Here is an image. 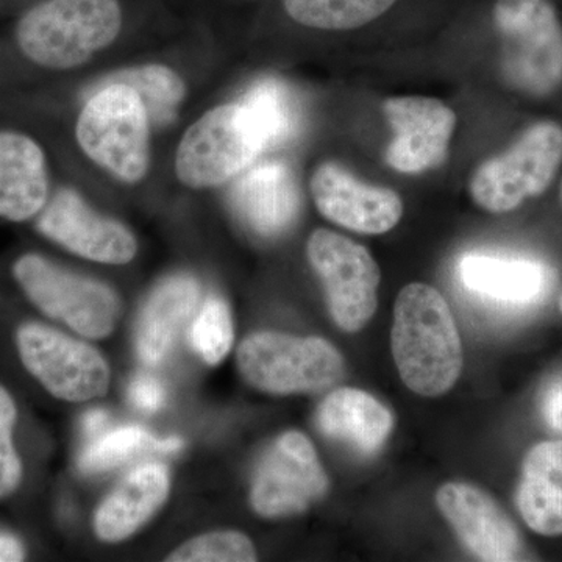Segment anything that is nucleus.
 <instances>
[{"label": "nucleus", "mask_w": 562, "mask_h": 562, "mask_svg": "<svg viewBox=\"0 0 562 562\" xmlns=\"http://www.w3.org/2000/svg\"><path fill=\"white\" fill-rule=\"evenodd\" d=\"M391 349L402 382L422 397H439L460 379L462 344L452 310L430 284L409 283L394 305Z\"/></svg>", "instance_id": "1"}, {"label": "nucleus", "mask_w": 562, "mask_h": 562, "mask_svg": "<svg viewBox=\"0 0 562 562\" xmlns=\"http://www.w3.org/2000/svg\"><path fill=\"white\" fill-rule=\"evenodd\" d=\"M124 22V0H40L22 14L14 35L29 60L65 70L111 46Z\"/></svg>", "instance_id": "2"}, {"label": "nucleus", "mask_w": 562, "mask_h": 562, "mask_svg": "<svg viewBox=\"0 0 562 562\" xmlns=\"http://www.w3.org/2000/svg\"><path fill=\"white\" fill-rule=\"evenodd\" d=\"M492 24L503 81L532 99L562 87V21L552 0H497Z\"/></svg>", "instance_id": "3"}, {"label": "nucleus", "mask_w": 562, "mask_h": 562, "mask_svg": "<svg viewBox=\"0 0 562 562\" xmlns=\"http://www.w3.org/2000/svg\"><path fill=\"white\" fill-rule=\"evenodd\" d=\"M149 111L128 85L105 83L77 121L81 150L125 183H138L150 165Z\"/></svg>", "instance_id": "4"}, {"label": "nucleus", "mask_w": 562, "mask_h": 562, "mask_svg": "<svg viewBox=\"0 0 562 562\" xmlns=\"http://www.w3.org/2000/svg\"><path fill=\"white\" fill-rule=\"evenodd\" d=\"M561 166L562 125L539 121L509 149L487 158L473 171L469 194L487 213H512L549 190Z\"/></svg>", "instance_id": "5"}, {"label": "nucleus", "mask_w": 562, "mask_h": 562, "mask_svg": "<svg viewBox=\"0 0 562 562\" xmlns=\"http://www.w3.org/2000/svg\"><path fill=\"white\" fill-rule=\"evenodd\" d=\"M238 368L255 390L276 395L312 394L339 382L346 362L325 339L254 333L238 349Z\"/></svg>", "instance_id": "6"}, {"label": "nucleus", "mask_w": 562, "mask_h": 562, "mask_svg": "<svg viewBox=\"0 0 562 562\" xmlns=\"http://www.w3.org/2000/svg\"><path fill=\"white\" fill-rule=\"evenodd\" d=\"M260 132L241 102L216 106L188 128L176 155V172L190 188L235 179L265 150Z\"/></svg>", "instance_id": "7"}, {"label": "nucleus", "mask_w": 562, "mask_h": 562, "mask_svg": "<svg viewBox=\"0 0 562 562\" xmlns=\"http://www.w3.org/2000/svg\"><path fill=\"white\" fill-rule=\"evenodd\" d=\"M13 276L33 305L85 338L103 339L114 330L120 299L106 284L66 271L33 254L14 262Z\"/></svg>", "instance_id": "8"}, {"label": "nucleus", "mask_w": 562, "mask_h": 562, "mask_svg": "<svg viewBox=\"0 0 562 562\" xmlns=\"http://www.w3.org/2000/svg\"><path fill=\"white\" fill-rule=\"evenodd\" d=\"M306 255L327 292L335 324L344 331L362 330L376 312L382 281L371 251L347 236L319 228L310 236Z\"/></svg>", "instance_id": "9"}, {"label": "nucleus", "mask_w": 562, "mask_h": 562, "mask_svg": "<svg viewBox=\"0 0 562 562\" xmlns=\"http://www.w3.org/2000/svg\"><path fill=\"white\" fill-rule=\"evenodd\" d=\"M16 341L25 368L54 397L87 402L109 391V364L88 344L41 324H25Z\"/></svg>", "instance_id": "10"}, {"label": "nucleus", "mask_w": 562, "mask_h": 562, "mask_svg": "<svg viewBox=\"0 0 562 562\" xmlns=\"http://www.w3.org/2000/svg\"><path fill=\"white\" fill-rule=\"evenodd\" d=\"M327 491L328 476L312 441L301 431H288L262 457L250 503L258 516L279 519L305 513Z\"/></svg>", "instance_id": "11"}, {"label": "nucleus", "mask_w": 562, "mask_h": 562, "mask_svg": "<svg viewBox=\"0 0 562 562\" xmlns=\"http://www.w3.org/2000/svg\"><path fill=\"white\" fill-rule=\"evenodd\" d=\"M392 140L386 161L402 173H422L439 168L449 154L457 131V113L446 102L425 95H398L383 102Z\"/></svg>", "instance_id": "12"}, {"label": "nucleus", "mask_w": 562, "mask_h": 562, "mask_svg": "<svg viewBox=\"0 0 562 562\" xmlns=\"http://www.w3.org/2000/svg\"><path fill=\"white\" fill-rule=\"evenodd\" d=\"M312 194L325 220L361 235L391 232L403 216L397 192L366 183L336 162H324L314 171Z\"/></svg>", "instance_id": "13"}, {"label": "nucleus", "mask_w": 562, "mask_h": 562, "mask_svg": "<svg viewBox=\"0 0 562 562\" xmlns=\"http://www.w3.org/2000/svg\"><path fill=\"white\" fill-rule=\"evenodd\" d=\"M38 231L72 254L103 265H127L138 250L127 227L92 211L72 190L58 191L44 206Z\"/></svg>", "instance_id": "14"}, {"label": "nucleus", "mask_w": 562, "mask_h": 562, "mask_svg": "<svg viewBox=\"0 0 562 562\" xmlns=\"http://www.w3.org/2000/svg\"><path fill=\"white\" fill-rule=\"evenodd\" d=\"M436 505L465 549L480 561H519L522 538L516 524L490 494L468 483H447Z\"/></svg>", "instance_id": "15"}, {"label": "nucleus", "mask_w": 562, "mask_h": 562, "mask_svg": "<svg viewBox=\"0 0 562 562\" xmlns=\"http://www.w3.org/2000/svg\"><path fill=\"white\" fill-rule=\"evenodd\" d=\"M231 199L238 216L261 236H277L291 227L301 210L294 173L279 161L251 166L233 183Z\"/></svg>", "instance_id": "16"}, {"label": "nucleus", "mask_w": 562, "mask_h": 562, "mask_svg": "<svg viewBox=\"0 0 562 562\" xmlns=\"http://www.w3.org/2000/svg\"><path fill=\"white\" fill-rule=\"evenodd\" d=\"M46 155L24 133L0 132V217L24 222L47 205Z\"/></svg>", "instance_id": "17"}, {"label": "nucleus", "mask_w": 562, "mask_h": 562, "mask_svg": "<svg viewBox=\"0 0 562 562\" xmlns=\"http://www.w3.org/2000/svg\"><path fill=\"white\" fill-rule=\"evenodd\" d=\"M171 490L168 469L144 464L125 476L95 513L94 530L103 542H121L144 527Z\"/></svg>", "instance_id": "18"}, {"label": "nucleus", "mask_w": 562, "mask_h": 562, "mask_svg": "<svg viewBox=\"0 0 562 562\" xmlns=\"http://www.w3.org/2000/svg\"><path fill=\"white\" fill-rule=\"evenodd\" d=\"M317 427L328 438L361 454L379 452L394 430V414L379 398L357 387H339L321 403Z\"/></svg>", "instance_id": "19"}, {"label": "nucleus", "mask_w": 562, "mask_h": 562, "mask_svg": "<svg viewBox=\"0 0 562 562\" xmlns=\"http://www.w3.org/2000/svg\"><path fill=\"white\" fill-rule=\"evenodd\" d=\"M458 273L465 290L505 305L522 306L536 302L549 283V273L539 262L482 251L465 254Z\"/></svg>", "instance_id": "20"}, {"label": "nucleus", "mask_w": 562, "mask_h": 562, "mask_svg": "<svg viewBox=\"0 0 562 562\" xmlns=\"http://www.w3.org/2000/svg\"><path fill=\"white\" fill-rule=\"evenodd\" d=\"M516 503L532 531L562 535V439L536 443L527 453Z\"/></svg>", "instance_id": "21"}, {"label": "nucleus", "mask_w": 562, "mask_h": 562, "mask_svg": "<svg viewBox=\"0 0 562 562\" xmlns=\"http://www.w3.org/2000/svg\"><path fill=\"white\" fill-rule=\"evenodd\" d=\"M201 297V284L190 276L162 281L140 314L138 355L147 366H158L171 351L181 328L190 321Z\"/></svg>", "instance_id": "22"}, {"label": "nucleus", "mask_w": 562, "mask_h": 562, "mask_svg": "<svg viewBox=\"0 0 562 562\" xmlns=\"http://www.w3.org/2000/svg\"><path fill=\"white\" fill-rule=\"evenodd\" d=\"M244 109L260 132L266 149L281 146L297 135L301 114L294 95L283 81L262 79L255 81L243 95Z\"/></svg>", "instance_id": "23"}, {"label": "nucleus", "mask_w": 562, "mask_h": 562, "mask_svg": "<svg viewBox=\"0 0 562 562\" xmlns=\"http://www.w3.org/2000/svg\"><path fill=\"white\" fill-rule=\"evenodd\" d=\"M397 0H281L292 22L324 32H349L382 18Z\"/></svg>", "instance_id": "24"}, {"label": "nucleus", "mask_w": 562, "mask_h": 562, "mask_svg": "<svg viewBox=\"0 0 562 562\" xmlns=\"http://www.w3.org/2000/svg\"><path fill=\"white\" fill-rule=\"evenodd\" d=\"M105 83L128 85L146 103L149 116L158 124L172 120L177 106L187 94V87L179 74L165 65H146L125 69L111 76Z\"/></svg>", "instance_id": "25"}, {"label": "nucleus", "mask_w": 562, "mask_h": 562, "mask_svg": "<svg viewBox=\"0 0 562 562\" xmlns=\"http://www.w3.org/2000/svg\"><path fill=\"white\" fill-rule=\"evenodd\" d=\"M150 443L155 441L149 432L135 425L101 432L80 454V471L85 473L110 471L122 462L131 460Z\"/></svg>", "instance_id": "26"}, {"label": "nucleus", "mask_w": 562, "mask_h": 562, "mask_svg": "<svg viewBox=\"0 0 562 562\" xmlns=\"http://www.w3.org/2000/svg\"><path fill=\"white\" fill-rule=\"evenodd\" d=\"M233 319L227 303L210 297L192 324L191 341L206 364H220L232 349Z\"/></svg>", "instance_id": "27"}, {"label": "nucleus", "mask_w": 562, "mask_h": 562, "mask_svg": "<svg viewBox=\"0 0 562 562\" xmlns=\"http://www.w3.org/2000/svg\"><path fill=\"white\" fill-rule=\"evenodd\" d=\"M173 562H250L257 550L247 536L238 531H214L184 542L168 558Z\"/></svg>", "instance_id": "28"}, {"label": "nucleus", "mask_w": 562, "mask_h": 562, "mask_svg": "<svg viewBox=\"0 0 562 562\" xmlns=\"http://www.w3.org/2000/svg\"><path fill=\"white\" fill-rule=\"evenodd\" d=\"M16 405L9 391L0 386V498L16 491L22 479L20 457L13 446Z\"/></svg>", "instance_id": "29"}, {"label": "nucleus", "mask_w": 562, "mask_h": 562, "mask_svg": "<svg viewBox=\"0 0 562 562\" xmlns=\"http://www.w3.org/2000/svg\"><path fill=\"white\" fill-rule=\"evenodd\" d=\"M128 395L133 405L144 413L158 412L166 401L165 387L149 375L136 376L128 387Z\"/></svg>", "instance_id": "30"}, {"label": "nucleus", "mask_w": 562, "mask_h": 562, "mask_svg": "<svg viewBox=\"0 0 562 562\" xmlns=\"http://www.w3.org/2000/svg\"><path fill=\"white\" fill-rule=\"evenodd\" d=\"M541 414L546 424L562 435V373L547 384L543 390Z\"/></svg>", "instance_id": "31"}, {"label": "nucleus", "mask_w": 562, "mask_h": 562, "mask_svg": "<svg viewBox=\"0 0 562 562\" xmlns=\"http://www.w3.org/2000/svg\"><path fill=\"white\" fill-rule=\"evenodd\" d=\"M24 560V549L14 536L0 532V562Z\"/></svg>", "instance_id": "32"}, {"label": "nucleus", "mask_w": 562, "mask_h": 562, "mask_svg": "<svg viewBox=\"0 0 562 562\" xmlns=\"http://www.w3.org/2000/svg\"><path fill=\"white\" fill-rule=\"evenodd\" d=\"M110 416L103 409H91L85 414L83 430L90 438H98L106 425H109Z\"/></svg>", "instance_id": "33"}, {"label": "nucleus", "mask_w": 562, "mask_h": 562, "mask_svg": "<svg viewBox=\"0 0 562 562\" xmlns=\"http://www.w3.org/2000/svg\"><path fill=\"white\" fill-rule=\"evenodd\" d=\"M154 447L162 453H176L183 447V441L179 438H169L165 441L155 442Z\"/></svg>", "instance_id": "34"}, {"label": "nucleus", "mask_w": 562, "mask_h": 562, "mask_svg": "<svg viewBox=\"0 0 562 562\" xmlns=\"http://www.w3.org/2000/svg\"><path fill=\"white\" fill-rule=\"evenodd\" d=\"M560 312L562 314V294H561V297H560Z\"/></svg>", "instance_id": "35"}, {"label": "nucleus", "mask_w": 562, "mask_h": 562, "mask_svg": "<svg viewBox=\"0 0 562 562\" xmlns=\"http://www.w3.org/2000/svg\"><path fill=\"white\" fill-rule=\"evenodd\" d=\"M561 202H562V183H561Z\"/></svg>", "instance_id": "36"}]
</instances>
